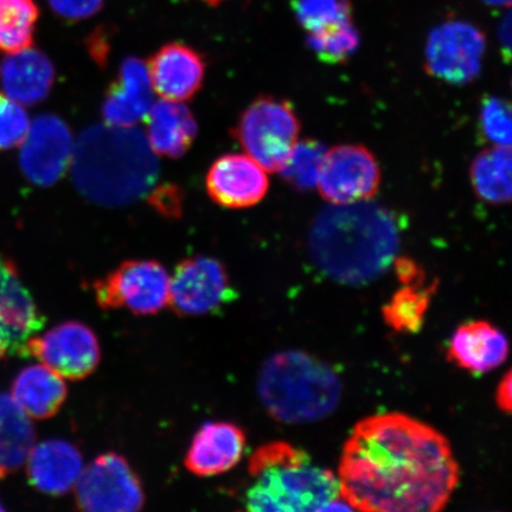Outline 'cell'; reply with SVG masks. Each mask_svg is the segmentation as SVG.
<instances>
[{
  "label": "cell",
  "instance_id": "6da1fadb",
  "mask_svg": "<svg viewBox=\"0 0 512 512\" xmlns=\"http://www.w3.org/2000/svg\"><path fill=\"white\" fill-rule=\"evenodd\" d=\"M351 509L443 510L459 482V466L443 434L401 413L369 416L345 441L338 467Z\"/></svg>",
  "mask_w": 512,
  "mask_h": 512
},
{
  "label": "cell",
  "instance_id": "7a4b0ae2",
  "mask_svg": "<svg viewBox=\"0 0 512 512\" xmlns=\"http://www.w3.org/2000/svg\"><path fill=\"white\" fill-rule=\"evenodd\" d=\"M399 243L394 215L367 201L323 210L310 230L309 253L313 264L332 280L360 285L394 265Z\"/></svg>",
  "mask_w": 512,
  "mask_h": 512
},
{
  "label": "cell",
  "instance_id": "3957f363",
  "mask_svg": "<svg viewBox=\"0 0 512 512\" xmlns=\"http://www.w3.org/2000/svg\"><path fill=\"white\" fill-rule=\"evenodd\" d=\"M72 177L87 200L120 207L152 190L158 177L156 153L134 127L95 125L74 146Z\"/></svg>",
  "mask_w": 512,
  "mask_h": 512
},
{
  "label": "cell",
  "instance_id": "277c9868",
  "mask_svg": "<svg viewBox=\"0 0 512 512\" xmlns=\"http://www.w3.org/2000/svg\"><path fill=\"white\" fill-rule=\"evenodd\" d=\"M254 482L246 492L248 511L298 512L350 510L338 478L286 441L262 445L249 459Z\"/></svg>",
  "mask_w": 512,
  "mask_h": 512
},
{
  "label": "cell",
  "instance_id": "5b68a950",
  "mask_svg": "<svg viewBox=\"0 0 512 512\" xmlns=\"http://www.w3.org/2000/svg\"><path fill=\"white\" fill-rule=\"evenodd\" d=\"M258 393L274 420L300 425L329 418L341 403L343 387L328 363L305 351L287 350L262 364Z\"/></svg>",
  "mask_w": 512,
  "mask_h": 512
},
{
  "label": "cell",
  "instance_id": "8992f818",
  "mask_svg": "<svg viewBox=\"0 0 512 512\" xmlns=\"http://www.w3.org/2000/svg\"><path fill=\"white\" fill-rule=\"evenodd\" d=\"M300 120L290 102L262 95L241 114L233 136L268 172H279L296 146Z\"/></svg>",
  "mask_w": 512,
  "mask_h": 512
},
{
  "label": "cell",
  "instance_id": "52a82bcc",
  "mask_svg": "<svg viewBox=\"0 0 512 512\" xmlns=\"http://www.w3.org/2000/svg\"><path fill=\"white\" fill-rule=\"evenodd\" d=\"M102 310L126 309L136 316H153L170 303V275L155 260H128L94 283Z\"/></svg>",
  "mask_w": 512,
  "mask_h": 512
},
{
  "label": "cell",
  "instance_id": "ba28073f",
  "mask_svg": "<svg viewBox=\"0 0 512 512\" xmlns=\"http://www.w3.org/2000/svg\"><path fill=\"white\" fill-rule=\"evenodd\" d=\"M76 507L91 512H133L144 508L142 480L119 453L100 454L83 467L75 485Z\"/></svg>",
  "mask_w": 512,
  "mask_h": 512
},
{
  "label": "cell",
  "instance_id": "9c48e42d",
  "mask_svg": "<svg viewBox=\"0 0 512 512\" xmlns=\"http://www.w3.org/2000/svg\"><path fill=\"white\" fill-rule=\"evenodd\" d=\"M236 296L226 266L211 256L196 255L179 262L170 277L169 306L181 317L219 312Z\"/></svg>",
  "mask_w": 512,
  "mask_h": 512
},
{
  "label": "cell",
  "instance_id": "30bf717a",
  "mask_svg": "<svg viewBox=\"0 0 512 512\" xmlns=\"http://www.w3.org/2000/svg\"><path fill=\"white\" fill-rule=\"evenodd\" d=\"M485 50V34L475 24L441 23L428 36L426 72L451 85H467L479 75Z\"/></svg>",
  "mask_w": 512,
  "mask_h": 512
},
{
  "label": "cell",
  "instance_id": "8fae6325",
  "mask_svg": "<svg viewBox=\"0 0 512 512\" xmlns=\"http://www.w3.org/2000/svg\"><path fill=\"white\" fill-rule=\"evenodd\" d=\"M380 184L379 162L366 146L338 145L326 151L317 189L331 206L367 202Z\"/></svg>",
  "mask_w": 512,
  "mask_h": 512
},
{
  "label": "cell",
  "instance_id": "7c38bea8",
  "mask_svg": "<svg viewBox=\"0 0 512 512\" xmlns=\"http://www.w3.org/2000/svg\"><path fill=\"white\" fill-rule=\"evenodd\" d=\"M37 358L64 380L80 381L91 376L101 361L98 336L86 324L64 322L42 336L29 339L25 355Z\"/></svg>",
  "mask_w": 512,
  "mask_h": 512
},
{
  "label": "cell",
  "instance_id": "4fadbf2b",
  "mask_svg": "<svg viewBox=\"0 0 512 512\" xmlns=\"http://www.w3.org/2000/svg\"><path fill=\"white\" fill-rule=\"evenodd\" d=\"M72 131L54 114H42L30 124L21 144L19 165L38 187H51L66 174L74 153Z\"/></svg>",
  "mask_w": 512,
  "mask_h": 512
},
{
  "label": "cell",
  "instance_id": "5bb4252c",
  "mask_svg": "<svg viewBox=\"0 0 512 512\" xmlns=\"http://www.w3.org/2000/svg\"><path fill=\"white\" fill-rule=\"evenodd\" d=\"M44 322L46 319L22 283L16 265L0 256V341L9 355L24 356L29 339L36 336Z\"/></svg>",
  "mask_w": 512,
  "mask_h": 512
},
{
  "label": "cell",
  "instance_id": "9a60e30c",
  "mask_svg": "<svg viewBox=\"0 0 512 512\" xmlns=\"http://www.w3.org/2000/svg\"><path fill=\"white\" fill-rule=\"evenodd\" d=\"M206 187L217 206L246 209L264 200L270 179L266 170L251 156L229 153L210 166Z\"/></svg>",
  "mask_w": 512,
  "mask_h": 512
},
{
  "label": "cell",
  "instance_id": "2e32d148",
  "mask_svg": "<svg viewBox=\"0 0 512 512\" xmlns=\"http://www.w3.org/2000/svg\"><path fill=\"white\" fill-rule=\"evenodd\" d=\"M245 431L233 422L210 421L198 428L184 464L197 477L209 478L233 470L245 456Z\"/></svg>",
  "mask_w": 512,
  "mask_h": 512
},
{
  "label": "cell",
  "instance_id": "e0dca14e",
  "mask_svg": "<svg viewBox=\"0 0 512 512\" xmlns=\"http://www.w3.org/2000/svg\"><path fill=\"white\" fill-rule=\"evenodd\" d=\"M152 88L169 101H188L200 91L206 62L197 50L183 43H169L160 48L147 63Z\"/></svg>",
  "mask_w": 512,
  "mask_h": 512
},
{
  "label": "cell",
  "instance_id": "ac0fdd59",
  "mask_svg": "<svg viewBox=\"0 0 512 512\" xmlns=\"http://www.w3.org/2000/svg\"><path fill=\"white\" fill-rule=\"evenodd\" d=\"M152 85L147 64L138 57L121 63L117 80L107 89L102 115L105 124L133 127L152 107Z\"/></svg>",
  "mask_w": 512,
  "mask_h": 512
},
{
  "label": "cell",
  "instance_id": "d6986e66",
  "mask_svg": "<svg viewBox=\"0 0 512 512\" xmlns=\"http://www.w3.org/2000/svg\"><path fill=\"white\" fill-rule=\"evenodd\" d=\"M27 462L30 484L50 496L72 491L83 470L79 448L62 439L44 440L34 446Z\"/></svg>",
  "mask_w": 512,
  "mask_h": 512
},
{
  "label": "cell",
  "instance_id": "ffe728a7",
  "mask_svg": "<svg viewBox=\"0 0 512 512\" xmlns=\"http://www.w3.org/2000/svg\"><path fill=\"white\" fill-rule=\"evenodd\" d=\"M507 336L486 320L460 325L448 345V360L472 374L490 373L507 361Z\"/></svg>",
  "mask_w": 512,
  "mask_h": 512
},
{
  "label": "cell",
  "instance_id": "44dd1931",
  "mask_svg": "<svg viewBox=\"0 0 512 512\" xmlns=\"http://www.w3.org/2000/svg\"><path fill=\"white\" fill-rule=\"evenodd\" d=\"M55 68L42 51L27 48L6 55L0 62V83L3 91L21 105L40 104L51 92Z\"/></svg>",
  "mask_w": 512,
  "mask_h": 512
},
{
  "label": "cell",
  "instance_id": "7402d4cb",
  "mask_svg": "<svg viewBox=\"0 0 512 512\" xmlns=\"http://www.w3.org/2000/svg\"><path fill=\"white\" fill-rule=\"evenodd\" d=\"M145 118L146 139L156 155L178 159L194 144L198 126L187 106L176 101H158Z\"/></svg>",
  "mask_w": 512,
  "mask_h": 512
},
{
  "label": "cell",
  "instance_id": "603a6c76",
  "mask_svg": "<svg viewBox=\"0 0 512 512\" xmlns=\"http://www.w3.org/2000/svg\"><path fill=\"white\" fill-rule=\"evenodd\" d=\"M12 398L31 419L46 420L59 413L68 396L63 377L44 364L24 368L12 383Z\"/></svg>",
  "mask_w": 512,
  "mask_h": 512
},
{
  "label": "cell",
  "instance_id": "cb8c5ba5",
  "mask_svg": "<svg viewBox=\"0 0 512 512\" xmlns=\"http://www.w3.org/2000/svg\"><path fill=\"white\" fill-rule=\"evenodd\" d=\"M36 434L30 416L12 395L0 393V477L27 462Z\"/></svg>",
  "mask_w": 512,
  "mask_h": 512
},
{
  "label": "cell",
  "instance_id": "d4e9b609",
  "mask_svg": "<svg viewBox=\"0 0 512 512\" xmlns=\"http://www.w3.org/2000/svg\"><path fill=\"white\" fill-rule=\"evenodd\" d=\"M470 178L476 195L490 204L512 202V147L492 146L473 159Z\"/></svg>",
  "mask_w": 512,
  "mask_h": 512
},
{
  "label": "cell",
  "instance_id": "484cf974",
  "mask_svg": "<svg viewBox=\"0 0 512 512\" xmlns=\"http://www.w3.org/2000/svg\"><path fill=\"white\" fill-rule=\"evenodd\" d=\"M437 283L402 285L382 307L384 322L400 334H416L425 323Z\"/></svg>",
  "mask_w": 512,
  "mask_h": 512
},
{
  "label": "cell",
  "instance_id": "4316f807",
  "mask_svg": "<svg viewBox=\"0 0 512 512\" xmlns=\"http://www.w3.org/2000/svg\"><path fill=\"white\" fill-rule=\"evenodd\" d=\"M40 10L34 0H0V53L32 46Z\"/></svg>",
  "mask_w": 512,
  "mask_h": 512
},
{
  "label": "cell",
  "instance_id": "83f0119b",
  "mask_svg": "<svg viewBox=\"0 0 512 512\" xmlns=\"http://www.w3.org/2000/svg\"><path fill=\"white\" fill-rule=\"evenodd\" d=\"M326 151V147L317 140H298L279 174L294 190L310 191L317 188Z\"/></svg>",
  "mask_w": 512,
  "mask_h": 512
},
{
  "label": "cell",
  "instance_id": "f1b7e54d",
  "mask_svg": "<svg viewBox=\"0 0 512 512\" xmlns=\"http://www.w3.org/2000/svg\"><path fill=\"white\" fill-rule=\"evenodd\" d=\"M360 43L361 37L352 23V18L307 36V46L320 61L329 64H341L350 60Z\"/></svg>",
  "mask_w": 512,
  "mask_h": 512
},
{
  "label": "cell",
  "instance_id": "f546056e",
  "mask_svg": "<svg viewBox=\"0 0 512 512\" xmlns=\"http://www.w3.org/2000/svg\"><path fill=\"white\" fill-rule=\"evenodd\" d=\"M292 8L298 22L309 34L352 18L348 0H292Z\"/></svg>",
  "mask_w": 512,
  "mask_h": 512
},
{
  "label": "cell",
  "instance_id": "4dcf8cb0",
  "mask_svg": "<svg viewBox=\"0 0 512 512\" xmlns=\"http://www.w3.org/2000/svg\"><path fill=\"white\" fill-rule=\"evenodd\" d=\"M479 125L490 143L512 147V102L498 96H486L480 105Z\"/></svg>",
  "mask_w": 512,
  "mask_h": 512
},
{
  "label": "cell",
  "instance_id": "1f68e13d",
  "mask_svg": "<svg viewBox=\"0 0 512 512\" xmlns=\"http://www.w3.org/2000/svg\"><path fill=\"white\" fill-rule=\"evenodd\" d=\"M30 124L23 106L5 93H0V151L21 145L27 137Z\"/></svg>",
  "mask_w": 512,
  "mask_h": 512
},
{
  "label": "cell",
  "instance_id": "d6a6232c",
  "mask_svg": "<svg viewBox=\"0 0 512 512\" xmlns=\"http://www.w3.org/2000/svg\"><path fill=\"white\" fill-rule=\"evenodd\" d=\"M150 206L168 219H179L182 216L184 196L183 191L175 184L160 185L151 191Z\"/></svg>",
  "mask_w": 512,
  "mask_h": 512
},
{
  "label": "cell",
  "instance_id": "836d02e7",
  "mask_svg": "<svg viewBox=\"0 0 512 512\" xmlns=\"http://www.w3.org/2000/svg\"><path fill=\"white\" fill-rule=\"evenodd\" d=\"M51 10L68 22L89 19L102 9L105 0H48Z\"/></svg>",
  "mask_w": 512,
  "mask_h": 512
},
{
  "label": "cell",
  "instance_id": "e575fe53",
  "mask_svg": "<svg viewBox=\"0 0 512 512\" xmlns=\"http://www.w3.org/2000/svg\"><path fill=\"white\" fill-rule=\"evenodd\" d=\"M497 406L505 413L512 414V369L504 375L496 392Z\"/></svg>",
  "mask_w": 512,
  "mask_h": 512
},
{
  "label": "cell",
  "instance_id": "d590c367",
  "mask_svg": "<svg viewBox=\"0 0 512 512\" xmlns=\"http://www.w3.org/2000/svg\"><path fill=\"white\" fill-rule=\"evenodd\" d=\"M499 43L505 56L512 60V9L503 18L498 29Z\"/></svg>",
  "mask_w": 512,
  "mask_h": 512
},
{
  "label": "cell",
  "instance_id": "8d00e7d4",
  "mask_svg": "<svg viewBox=\"0 0 512 512\" xmlns=\"http://www.w3.org/2000/svg\"><path fill=\"white\" fill-rule=\"evenodd\" d=\"M482 2L492 6H512V0H482Z\"/></svg>",
  "mask_w": 512,
  "mask_h": 512
},
{
  "label": "cell",
  "instance_id": "74e56055",
  "mask_svg": "<svg viewBox=\"0 0 512 512\" xmlns=\"http://www.w3.org/2000/svg\"><path fill=\"white\" fill-rule=\"evenodd\" d=\"M204 2H207L210 5H219L222 0H204Z\"/></svg>",
  "mask_w": 512,
  "mask_h": 512
},
{
  "label": "cell",
  "instance_id": "f35d334b",
  "mask_svg": "<svg viewBox=\"0 0 512 512\" xmlns=\"http://www.w3.org/2000/svg\"><path fill=\"white\" fill-rule=\"evenodd\" d=\"M4 510L2 503H0V511Z\"/></svg>",
  "mask_w": 512,
  "mask_h": 512
},
{
  "label": "cell",
  "instance_id": "ab89813d",
  "mask_svg": "<svg viewBox=\"0 0 512 512\" xmlns=\"http://www.w3.org/2000/svg\"><path fill=\"white\" fill-rule=\"evenodd\" d=\"M0 478H2V477H0Z\"/></svg>",
  "mask_w": 512,
  "mask_h": 512
}]
</instances>
